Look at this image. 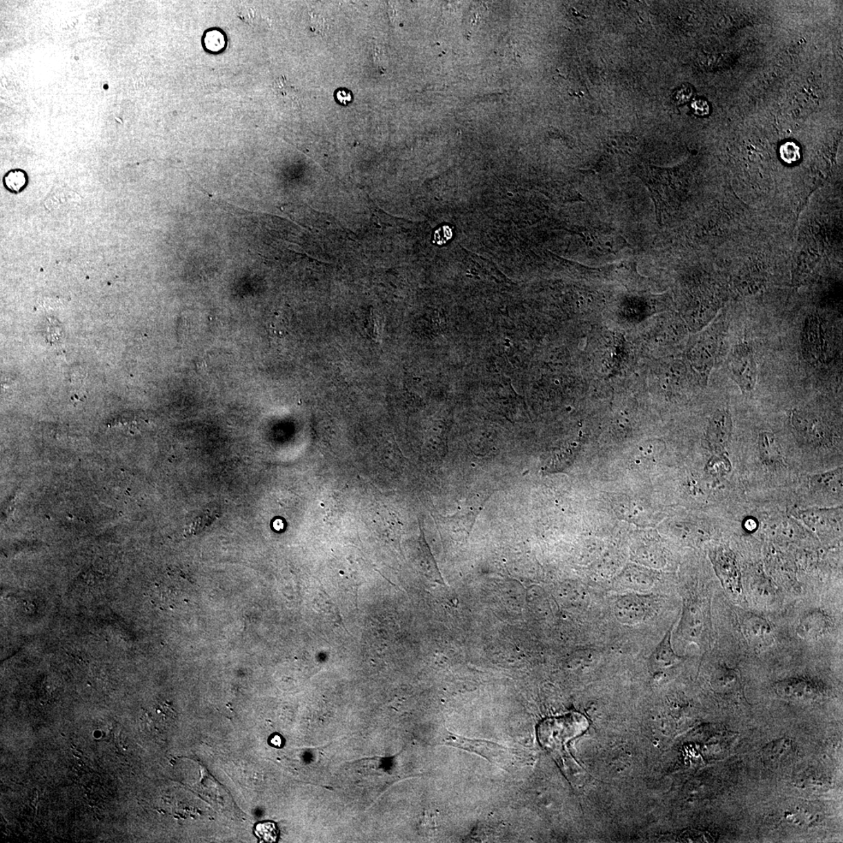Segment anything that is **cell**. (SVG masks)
<instances>
[{
	"label": "cell",
	"mask_w": 843,
	"mask_h": 843,
	"mask_svg": "<svg viewBox=\"0 0 843 843\" xmlns=\"http://www.w3.org/2000/svg\"><path fill=\"white\" fill-rule=\"evenodd\" d=\"M726 331V318L720 316L698 336L688 350V360L705 381L722 353Z\"/></svg>",
	"instance_id": "cell-1"
},
{
	"label": "cell",
	"mask_w": 843,
	"mask_h": 843,
	"mask_svg": "<svg viewBox=\"0 0 843 843\" xmlns=\"http://www.w3.org/2000/svg\"><path fill=\"white\" fill-rule=\"evenodd\" d=\"M586 718L579 714L551 717L539 724L538 739L544 749L560 753L564 745L588 728Z\"/></svg>",
	"instance_id": "cell-2"
},
{
	"label": "cell",
	"mask_w": 843,
	"mask_h": 843,
	"mask_svg": "<svg viewBox=\"0 0 843 843\" xmlns=\"http://www.w3.org/2000/svg\"><path fill=\"white\" fill-rule=\"evenodd\" d=\"M730 377L738 386L743 394L755 390L757 381V369L755 354L750 344L740 342L730 352L727 359Z\"/></svg>",
	"instance_id": "cell-3"
},
{
	"label": "cell",
	"mask_w": 843,
	"mask_h": 843,
	"mask_svg": "<svg viewBox=\"0 0 843 843\" xmlns=\"http://www.w3.org/2000/svg\"><path fill=\"white\" fill-rule=\"evenodd\" d=\"M801 348L806 363L817 366L824 363L822 320L816 315L807 316L801 332Z\"/></svg>",
	"instance_id": "cell-4"
},
{
	"label": "cell",
	"mask_w": 843,
	"mask_h": 843,
	"mask_svg": "<svg viewBox=\"0 0 843 843\" xmlns=\"http://www.w3.org/2000/svg\"><path fill=\"white\" fill-rule=\"evenodd\" d=\"M455 746L464 750L473 751L490 761L503 765L514 764L518 757L514 753L502 746L490 743V742L465 740L455 736L450 739Z\"/></svg>",
	"instance_id": "cell-5"
},
{
	"label": "cell",
	"mask_w": 843,
	"mask_h": 843,
	"mask_svg": "<svg viewBox=\"0 0 843 843\" xmlns=\"http://www.w3.org/2000/svg\"><path fill=\"white\" fill-rule=\"evenodd\" d=\"M830 627L829 616L822 610L815 609L801 617L797 627V633L800 637L804 639H816L826 634Z\"/></svg>",
	"instance_id": "cell-6"
},
{
	"label": "cell",
	"mask_w": 843,
	"mask_h": 843,
	"mask_svg": "<svg viewBox=\"0 0 843 843\" xmlns=\"http://www.w3.org/2000/svg\"><path fill=\"white\" fill-rule=\"evenodd\" d=\"M742 628L748 642L757 647L766 646L773 642V632L769 623L755 614L746 615L742 621Z\"/></svg>",
	"instance_id": "cell-7"
},
{
	"label": "cell",
	"mask_w": 843,
	"mask_h": 843,
	"mask_svg": "<svg viewBox=\"0 0 843 843\" xmlns=\"http://www.w3.org/2000/svg\"><path fill=\"white\" fill-rule=\"evenodd\" d=\"M733 424L726 409L717 411L711 417L708 428V440L715 449L726 448L731 439Z\"/></svg>",
	"instance_id": "cell-8"
},
{
	"label": "cell",
	"mask_w": 843,
	"mask_h": 843,
	"mask_svg": "<svg viewBox=\"0 0 843 843\" xmlns=\"http://www.w3.org/2000/svg\"><path fill=\"white\" fill-rule=\"evenodd\" d=\"M820 687L814 682L791 679L777 682L775 690L780 696L792 700H811L820 694Z\"/></svg>",
	"instance_id": "cell-9"
},
{
	"label": "cell",
	"mask_w": 843,
	"mask_h": 843,
	"mask_svg": "<svg viewBox=\"0 0 843 843\" xmlns=\"http://www.w3.org/2000/svg\"><path fill=\"white\" fill-rule=\"evenodd\" d=\"M615 615L626 624H635L646 619L648 614V605L644 599L637 596L622 597L615 604Z\"/></svg>",
	"instance_id": "cell-10"
},
{
	"label": "cell",
	"mask_w": 843,
	"mask_h": 843,
	"mask_svg": "<svg viewBox=\"0 0 843 843\" xmlns=\"http://www.w3.org/2000/svg\"><path fill=\"white\" fill-rule=\"evenodd\" d=\"M79 194L70 190L63 189L52 192L46 199L45 206L53 213H67L76 209L81 204Z\"/></svg>",
	"instance_id": "cell-11"
},
{
	"label": "cell",
	"mask_w": 843,
	"mask_h": 843,
	"mask_svg": "<svg viewBox=\"0 0 843 843\" xmlns=\"http://www.w3.org/2000/svg\"><path fill=\"white\" fill-rule=\"evenodd\" d=\"M793 752L792 742L782 739L773 742L764 749L763 756L765 762L773 766L785 764L791 758Z\"/></svg>",
	"instance_id": "cell-12"
},
{
	"label": "cell",
	"mask_w": 843,
	"mask_h": 843,
	"mask_svg": "<svg viewBox=\"0 0 843 843\" xmlns=\"http://www.w3.org/2000/svg\"><path fill=\"white\" fill-rule=\"evenodd\" d=\"M673 627L671 628L664 637L662 642L657 645L651 656V662L657 667L666 668L678 662L679 657L673 648L672 633Z\"/></svg>",
	"instance_id": "cell-13"
},
{
	"label": "cell",
	"mask_w": 843,
	"mask_h": 843,
	"mask_svg": "<svg viewBox=\"0 0 843 843\" xmlns=\"http://www.w3.org/2000/svg\"><path fill=\"white\" fill-rule=\"evenodd\" d=\"M759 448L762 458L769 464H780L784 462L780 444L773 433L764 432L760 435Z\"/></svg>",
	"instance_id": "cell-14"
},
{
	"label": "cell",
	"mask_w": 843,
	"mask_h": 843,
	"mask_svg": "<svg viewBox=\"0 0 843 843\" xmlns=\"http://www.w3.org/2000/svg\"><path fill=\"white\" fill-rule=\"evenodd\" d=\"M792 423L795 429L801 433V435L809 438L810 437L813 440H815V439L816 440H821L825 436L823 426L820 423H818L815 418L811 417L809 415L795 413L792 417Z\"/></svg>",
	"instance_id": "cell-15"
},
{
	"label": "cell",
	"mask_w": 843,
	"mask_h": 843,
	"mask_svg": "<svg viewBox=\"0 0 843 843\" xmlns=\"http://www.w3.org/2000/svg\"><path fill=\"white\" fill-rule=\"evenodd\" d=\"M218 517L219 515L217 510H212L211 508H205L192 513L186 522L185 529L186 536L197 535V534L203 532L206 528L210 526Z\"/></svg>",
	"instance_id": "cell-16"
},
{
	"label": "cell",
	"mask_w": 843,
	"mask_h": 843,
	"mask_svg": "<svg viewBox=\"0 0 843 843\" xmlns=\"http://www.w3.org/2000/svg\"><path fill=\"white\" fill-rule=\"evenodd\" d=\"M274 91L285 103L292 106H299L301 99L299 90L286 79V77L281 76L275 79Z\"/></svg>",
	"instance_id": "cell-17"
},
{
	"label": "cell",
	"mask_w": 843,
	"mask_h": 843,
	"mask_svg": "<svg viewBox=\"0 0 843 843\" xmlns=\"http://www.w3.org/2000/svg\"><path fill=\"white\" fill-rule=\"evenodd\" d=\"M682 626L688 636L697 637L704 626L702 611L697 606H688L682 619Z\"/></svg>",
	"instance_id": "cell-18"
},
{
	"label": "cell",
	"mask_w": 843,
	"mask_h": 843,
	"mask_svg": "<svg viewBox=\"0 0 843 843\" xmlns=\"http://www.w3.org/2000/svg\"><path fill=\"white\" fill-rule=\"evenodd\" d=\"M237 14L243 22L252 28H259L269 23L266 17L252 8L241 7L237 10Z\"/></svg>",
	"instance_id": "cell-19"
},
{
	"label": "cell",
	"mask_w": 843,
	"mask_h": 843,
	"mask_svg": "<svg viewBox=\"0 0 843 843\" xmlns=\"http://www.w3.org/2000/svg\"><path fill=\"white\" fill-rule=\"evenodd\" d=\"M6 186L13 192H19L21 189L26 187L27 184V175L25 171L21 170H13L8 172L4 177Z\"/></svg>",
	"instance_id": "cell-20"
},
{
	"label": "cell",
	"mask_w": 843,
	"mask_h": 843,
	"mask_svg": "<svg viewBox=\"0 0 843 843\" xmlns=\"http://www.w3.org/2000/svg\"><path fill=\"white\" fill-rule=\"evenodd\" d=\"M204 43L208 50L217 52L221 51L225 47V37L218 30H212L206 34Z\"/></svg>",
	"instance_id": "cell-21"
},
{
	"label": "cell",
	"mask_w": 843,
	"mask_h": 843,
	"mask_svg": "<svg viewBox=\"0 0 843 843\" xmlns=\"http://www.w3.org/2000/svg\"><path fill=\"white\" fill-rule=\"evenodd\" d=\"M255 833L259 837L261 840L267 842H275L277 837L275 824L271 822L258 824L255 827Z\"/></svg>",
	"instance_id": "cell-22"
},
{
	"label": "cell",
	"mask_w": 843,
	"mask_h": 843,
	"mask_svg": "<svg viewBox=\"0 0 843 843\" xmlns=\"http://www.w3.org/2000/svg\"><path fill=\"white\" fill-rule=\"evenodd\" d=\"M373 57L377 68L379 70L385 71L388 64V57L382 46H375L373 47Z\"/></svg>",
	"instance_id": "cell-23"
},
{
	"label": "cell",
	"mask_w": 843,
	"mask_h": 843,
	"mask_svg": "<svg viewBox=\"0 0 843 843\" xmlns=\"http://www.w3.org/2000/svg\"><path fill=\"white\" fill-rule=\"evenodd\" d=\"M310 14L313 31L318 34L324 35L328 30V25L324 17L314 12H310Z\"/></svg>",
	"instance_id": "cell-24"
},
{
	"label": "cell",
	"mask_w": 843,
	"mask_h": 843,
	"mask_svg": "<svg viewBox=\"0 0 843 843\" xmlns=\"http://www.w3.org/2000/svg\"><path fill=\"white\" fill-rule=\"evenodd\" d=\"M451 237H453V230L448 226H444L435 231V241L437 245L442 246L447 243Z\"/></svg>",
	"instance_id": "cell-25"
},
{
	"label": "cell",
	"mask_w": 843,
	"mask_h": 843,
	"mask_svg": "<svg viewBox=\"0 0 843 843\" xmlns=\"http://www.w3.org/2000/svg\"><path fill=\"white\" fill-rule=\"evenodd\" d=\"M692 108L695 114L699 116H705L709 114V106L704 100L697 99L693 101Z\"/></svg>",
	"instance_id": "cell-26"
},
{
	"label": "cell",
	"mask_w": 843,
	"mask_h": 843,
	"mask_svg": "<svg viewBox=\"0 0 843 843\" xmlns=\"http://www.w3.org/2000/svg\"><path fill=\"white\" fill-rule=\"evenodd\" d=\"M337 99L340 103L343 105H348L349 103L352 102V94L346 90L338 91L337 92Z\"/></svg>",
	"instance_id": "cell-27"
},
{
	"label": "cell",
	"mask_w": 843,
	"mask_h": 843,
	"mask_svg": "<svg viewBox=\"0 0 843 843\" xmlns=\"http://www.w3.org/2000/svg\"><path fill=\"white\" fill-rule=\"evenodd\" d=\"M691 95L692 92L690 88H684L677 92L676 99L677 101H679V102L685 103L690 99Z\"/></svg>",
	"instance_id": "cell-28"
},
{
	"label": "cell",
	"mask_w": 843,
	"mask_h": 843,
	"mask_svg": "<svg viewBox=\"0 0 843 843\" xmlns=\"http://www.w3.org/2000/svg\"><path fill=\"white\" fill-rule=\"evenodd\" d=\"M271 744L275 746H281L282 741L280 736L275 735L271 740Z\"/></svg>",
	"instance_id": "cell-29"
}]
</instances>
